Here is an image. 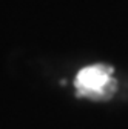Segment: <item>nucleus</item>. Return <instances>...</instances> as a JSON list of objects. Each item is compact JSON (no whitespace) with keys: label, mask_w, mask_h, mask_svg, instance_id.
Wrapping results in <instances>:
<instances>
[{"label":"nucleus","mask_w":128,"mask_h":129,"mask_svg":"<svg viewBox=\"0 0 128 129\" xmlns=\"http://www.w3.org/2000/svg\"><path fill=\"white\" fill-rule=\"evenodd\" d=\"M74 86L79 97H88L94 100L111 97L116 88V82L113 80V68L103 63L87 66L79 71Z\"/></svg>","instance_id":"nucleus-1"}]
</instances>
